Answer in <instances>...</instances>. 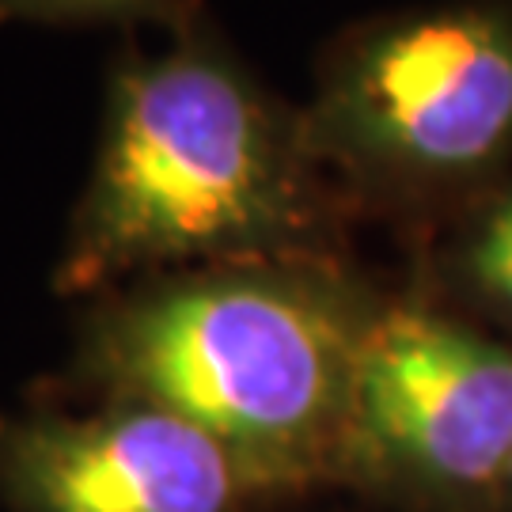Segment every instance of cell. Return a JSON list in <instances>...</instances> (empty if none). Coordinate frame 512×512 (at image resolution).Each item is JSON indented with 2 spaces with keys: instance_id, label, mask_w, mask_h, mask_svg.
I'll return each mask as SVG.
<instances>
[{
  "instance_id": "52a82bcc",
  "label": "cell",
  "mask_w": 512,
  "mask_h": 512,
  "mask_svg": "<svg viewBox=\"0 0 512 512\" xmlns=\"http://www.w3.org/2000/svg\"><path fill=\"white\" fill-rule=\"evenodd\" d=\"M198 12V0H0V23H156L179 31Z\"/></svg>"
},
{
  "instance_id": "5b68a950",
  "label": "cell",
  "mask_w": 512,
  "mask_h": 512,
  "mask_svg": "<svg viewBox=\"0 0 512 512\" xmlns=\"http://www.w3.org/2000/svg\"><path fill=\"white\" fill-rule=\"evenodd\" d=\"M258 497L213 440L160 406L0 410L4 512H251Z\"/></svg>"
},
{
  "instance_id": "ba28073f",
  "label": "cell",
  "mask_w": 512,
  "mask_h": 512,
  "mask_svg": "<svg viewBox=\"0 0 512 512\" xmlns=\"http://www.w3.org/2000/svg\"><path fill=\"white\" fill-rule=\"evenodd\" d=\"M501 512H512V471H509V482H505V501H501Z\"/></svg>"
},
{
  "instance_id": "7a4b0ae2",
  "label": "cell",
  "mask_w": 512,
  "mask_h": 512,
  "mask_svg": "<svg viewBox=\"0 0 512 512\" xmlns=\"http://www.w3.org/2000/svg\"><path fill=\"white\" fill-rule=\"evenodd\" d=\"M384 300L349 258L148 277L95 300L73 380L194 425L258 505L342 486L353 372Z\"/></svg>"
},
{
  "instance_id": "8992f818",
  "label": "cell",
  "mask_w": 512,
  "mask_h": 512,
  "mask_svg": "<svg viewBox=\"0 0 512 512\" xmlns=\"http://www.w3.org/2000/svg\"><path fill=\"white\" fill-rule=\"evenodd\" d=\"M437 277L459 304L512 327V179L459 209L437 251Z\"/></svg>"
},
{
  "instance_id": "277c9868",
  "label": "cell",
  "mask_w": 512,
  "mask_h": 512,
  "mask_svg": "<svg viewBox=\"0 0 512 512\" xmlns=\"http://www.w3.org/2000/svg\"><path fill=\"white\" fill-rule=\"evenodd\" d=\"M512 346L418 296L384 300L353 372L342 486L406 512H501Z\"/></svg>"
},
{
  "instance_id": "3957f363",
  "label": "cell",
  "mask_w": 512,
  "mask_h": 512,
  "mask_svg": "<svg viewBox=\"0 0 512 512\" xmlns=\"http://www.w3.org/2000/svg\"><path fill=\"white\" fill-rule=\"evenodd\" d=\"M300 114L353 217L475 202L512 160V8L471 0L353 23L319 54Z\"/></svg>"
},
{
  "instance_id": "6da1fadb",
  "label": "cell",
  "mask_w": 512,
  "mask_h": 512,
  "mask_svg": "<svg viewBox=\"0 0 512 512\" xmlns=\"http://www.w3.org/2000/svg\"><path fill=\"white\" fill-rule=\"evenodd\" d=\"M353 209L205 12L171 46L114 61L88 186L57 258L61 296L228 262L346 258Z\"/></svg>"
}]
</instances>
